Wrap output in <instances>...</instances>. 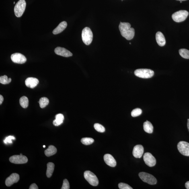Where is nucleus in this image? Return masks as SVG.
Here are the masks:
<instances>
[{"label": "nucleus", "mask_w": 189, "mask_h": 189, "mask_svg": "<svg viewBox=\"0 0 189 189\" xmlns=\"http://www.w3.org/2000/svg\"><path fill=\"white\" fill-rule=\"evenodd\" d=\"M131 25L128 23L120 22L119 28L122 36L127 40H131L134 37L135 31L131 28Z\"/></svg>", "instance_id": "obj_1"}, {"label": "nucleus", "mask_w": 189, "mask_h": 189, "mask_svg": "<svg viewBox=\"0 0 189 189\" xmlns=\"http://www.w3.org/2000/svg\"><path fill=\"white\" fill-rule=\"evenodd\" d=\"M134 74L136 76L141 78L148 79L153 77L154 72L150 69H136Z\"/></svg>", "instance_id": "obj_2"}, {"label": "nucleus", "mask_w": 189, "mask_h": 189, "mask_svg": "<svg viewBox=\"0 0 189 189\" xmlns=\"http://www.w3.org/2000/svg\"><path fill=\"white\" fill-rule=\"evenodd\" d=\"M82 38L84 44L89 45L92 42L93 34L90 29L88 27L84 28L82 33Z\"/></svg>", "instance_id": "obj_3"}, {"label": "nucleus", "mask_w": 189, "mask_h": 189, "mask_svg": "<svg viewBox=\"0 0 189 189\" xmlns=\"http://www.w3.org/2000/svg\"><path fill=\"white\" fill-rule=\"evenodd\" d=\"M26 7L25 0H19L15 4L14 8L15 15L17 17L22 16Z\"/></svg>", "instance_id": "obj_4"}, {"label": "nucleus", "mask_w": 189, "mask_h": 189, "mask_svg": "<svg viewBox=\"0 0 189 189\" xmlns=\"http://www.w3.org/2000/svg\"><path fill=\"white\" fill-rule=\"evenodd\" d=\"M85 178L90 184L96 186L99 184V180L96 175L90 171H85L84 174Z\"/></svg>", "instance_id": "obj_5"}, {"label": "nucleus", "mask_w": 189, "mask_h": 189, "mask_svg": "<svg viewBox=\"0 0 189 189\" xmlns=\"http://www.w3.org/2000/svg\"><path fill=\"white\" fill-rule=\"evenodd\" d=\"M189 15L188 12L186 10H180L176 12L172 15V18L175 22H182L186 20Z\"/></svg>", "instance_id": "obj_6"}, {"label": "nucleus", "mask_w": 189, "mask_h": 189, "mask_svg": "<svg viewBox=\"0 0 189 189\" xmlns=\"http://www.w3.org/2000/svg\"><path fill=\"white\" fill-rule=\"evenodd\" d=\"M139 176L141 180L147 184L153 185L157 184V180L153 175L147 173L142 172L140 173Z\"/></svg>", "instance_id": "obj_7"}, {"label": "nucleus", "mask_w": 189, "mask_h": 189, "mask_svg": "<svg viewBox=\"0 0 189 189\" xmlns=\"http://www.w3.org/2000/svg\"><path fill=\"white\" fill-rule=\"evenodd\" d=\"M179 152L183 155L189 156V143L185 141L179 142L177 145Z\"/></svg>", "instance_id": "obj_8"}, {"label": "nucleus", "mask_w": 189, "mask_h": 189, "mask_svg": "<svg viewBox=\"0 0 189 189\" xmlns=\"http://www.w3.org/2000/svg\"><path fill=\"white\" fill-rule=\"evenodd\" d=\"M9 161L15 164H23L28 162V159L24 155H14L9 158Z\"/></svg>", "instance_id": "obj_9"}, {"label": "nucleus", "mask_w": 189, "mask_h": 189, "mask_svg": "<svg viewBox=\"0 0 189 189\" xmlns=\"http://www.w3.org/2000/svg\"><path fill=\"white\" fill-rule=\"evenodd\" d=\"M143 159L145 164L149 167L155 166L156 163V161L155 157L149 153L144 154L143 156Z\"/></svg>", "instance_id": "obj_10"}, {"label": "nucleus", "mask_w": 189, "mask_h": 189, "mask_svg": "<svg viewBox=\"0 0 189 189\" xmlns=\"http://www.w3.org/2000/svg\"><path fill=\"white\" fill-rule=\"evenodd\" d=\"M11 58L12 61L16 63H24L27 60L25 56L20 53H15L12 54Z\"/></svg>", "instance_id": "obj_11"}, {"label": "nucleus", "mask_w": 189, "mask_h": 189, "mask_svg": "<svg viewBox=\"0 0 189 189\" xmlns=\"http://www.w3.org/2000/svg\"><path fill=\"white\" fill-rule=\"evenodd\" d=\"M19 179L20 177L18 174L15 173H12L6 180L5 184L8 187L11 186L14 183L18 182Z\"/></svg>", "instance_id": "obj_12"}, {"label": "nucleus", "mask_w": 189, "mask_h": 189, "mask_svg": "<svg viewBox=\"0 0 189 189\" xmlns=\"http://www.w3.org/2000/svg\"><path fill=\"white\" fill-rule=\"evenodd\" d=\"M54 52L57 55L63 56V57H69L73 55L72 53L69 50L66 49L65 48L59 47H56L54 50Z\"/></svg>", "instance_id": "obj_13"}, {"label": "nucleus", "mask_w": 189, "mask_h": 189, "mask_svg": "<svg viewBox=\"0 0 189 189\" xmlns=\"http://www.w3.org/2000/svg\"><path fill=\"white\" fill-rule=\"evenodd\" d=\"M144 149L143 146L138 145L135 146L134 148L132 154L136 158H141L143 155Z\"/></svg>", "instance_id": "obj_14"}, {"label": "nucleus", "mask_w": 189, "mask_h": 189, "mask_svg": "<svg viewBox=\"0 0 189 189\" xmlns=\"http://www.w3.org/2000/svg\"><path fill=\"white\" fill-rule=\"evenodd\" d=\"M38 80L36 78L30 77L27 78L25 81V85L27 87L34 88L38 84Z\"/></svg>", "instance_id": "obj_15"}, {"label": "nucleus", "mask_w": 189, "mask_h": 189, "mask_svg": "<svg viewBox=\"0 0 189 189\" xmlns=\"http://www.w3.org/2000/svg\"><path fill=\"white\" fill-rule=\"evenodd\" d=\"M105 162L110 167H115L116 165V161L112 155L107 154L104 156Z\"/></svg>", "instance_id": "obj_16"}, {"label": "nucleus", "mask_w": 189, "mask_h": 189, "mask_svg": "<svg viewBox=\"0 0 189 189\" xmlns=\"http://www.w3.org/2000/svg\"><path fill=\"white\" fill-rule=\"evenodd\" d=\"M157 44L160 46H163L166 44V40L164 35L161 32H158L155 36Z\"/></svg>", "instance_id": "obj_17"}, {"label": "nucleus", "mask_w": 189, "mask_h": 189, "mask_svg": "<svg viewBox=\"0 0 189 189\" xmlns=\"http://www.w3.org/2000/svg\"><path fill=\"white\" fill-rule=\"evenodd\" d=\"M67 23L65 21H62L54 29L53 32L54 34H57L61 33L67 28Z\"/></svg>", "instance_id": "obj_18"}, {"label": "nucleus", "mask_w": 189, "mask_h": 189, "mask_svg": "<svg viewBox=\"0 0 189 189\" xmlns=\"http://www.w3.org/2000/svg\"><path fill=\"white\" fill-rule=\"evenodd\" d=\"M57 152V149L53 145H50L45 151V155L48 157L55 155Z\"/></svg>", "instance_id": "obj_19"}, {"label": "nucleus", "mask_w": 189, "mask_h": 189, "mask_svg": "<svg viewBox=\"0 0 189 189\" xmlns=\"http://www.w3.org/2000/svg\"><path fill=\"white\" fill-rule=\"evenodd\" d=\"M55 119L53 121V124L54 126H60L63 122L64 117L63 115L59 114L55 116Z\"/></svg>", "instance_id": "obj_20"}, {"label": "nucleus", "mask_w": 189, "mask_h": 189, "mask_svg": "<svg viewBox=\"0 0 189 189\" xmlns=\"http://www.w3.org/2000/svg\"><path fill=\"white\" fill-rule=\"evenodd\" d=\"M143 128L144 131L147 133L152 134L153 132V126L150 122L147 120L144 123Z\"/></svg>", "instance_id": "obj_21"}, {"label": "nucleus", "mask_w": 189, "mask_h": 189, "mask_svg": "<svg viewBox=\"0 0 189 189\" xmlns=\"http://www.w3.org/2000/svg\"><path fill=\"white\" fill-rule=\"evenodd\" d=\"M55 165L52 163H48L47 164V169L46 171V175L48 178H50L52 176L54 169Z\"/></svg>", "instance_id": "obj_22"}, {"label": "nucleus", "mask_w": 189, "mask_h": 189, "mask_svg": "<svg viewBox=\"0 0 189 189\" xmlns=\"http://www.w3.org/2000/svg\"><path fill=\"white\" fill-rule=\"evenodd\" d=\"M20 106L24 108H26L28 106L29 101L28 97L23 96L19 100Z\"/></svg>", "instance_id": "obj_23"}, {"label": "nucleus", "mask_w": 189, "mask_h": 189, "mask_svg": "<svg viewBox=\"0 0 189 189\" xmlns=\"http://www.w3.org/2000/svg\"><path fill=\"white\" fill-rule=\"evenodd\" d=\"M38 102L39 103L40 108H44L47 106L49 103V100L46 97H43L40 99Z\"/></svg>", "instance_id": "obj_24"}, {"label": "nucleus", "mask_w": 189, "mask_h": 189, "mask_svg": "<svg viewBox=\"0 0 189 189\" xmlns=\"http://www.w3.org/2000/svg\"><path fill=\"white\" fill-rule=\"evenodd\" d=\"M179 53L182 57L189 59V50L186 49H181L179 50Z\"/></svg>", "instance_id": "obj_25"}, {"label": "nucleus", "mask_w": 189, "mask_h": 189, "mask_svg": "<svg viewBox=\"0 0 189 189\" xmlns=\"http://www.w3.org/2000/svg\"><path fill=\"white\" fill-rule=\"evenodd\" d=\"M94 142V139L91 138H83L81 139V143L83 144L86 145L91 144Z\"/></svg>", "instance_id": "obj_26"}, {"label": "nucleus", "mask_w": 189, "mask_h": 189, "mask_svg": "<svg viewBox=\"0 0 189 189\" xmlns=\"http://www.w3.org/2000/svg\"><path fill=\"white\" fill-rule=\"evenodd\" d=\"M12 81L11 78H8L7 76L4 75L1 76L0 77V83L3 85H6L11 82Z\"/></svg>", "instance_id": "obj_27"}, {"label": "nucleus", "mask_w": 189, "mask_h": 189, "mask_svg": "<svg viewBox=\"0 0 189 189\" xmlns=\"http://www.w3.org/2000/svg\"><path fill=\"white\" fill-rule=\"evenodd\" d=\"M95 129L99 132H104L105 131V128L102 125L99 123H96L94 125Z\"/></svg>", "instance_id": "obj_28"}, {"label": "nucleus", "mask_w": 189, "mask_h": 189, "mask_svg": "<svg viewBox=\"0 0 189 189\" xmlns=\"http://www.w3.org/2000/svg\"><path fill=\"white\" fill-rule=\"evenodd\" d=\"M142 111L139 108H136L132 111L131 115L132 117H136L139 116L142 114Z\"/></svg>", "instance_id": "obj_29"}, {"label": "nucleus", "mask_w": 189, "mask_h": 189, "mask_svg": "<svg viewBox=\"0 0 189 189\" xmlns=\"http://www.w3.org/2000/svg\"><path fill=\"white\" fill-rule=\"evenodd\" d=\"M15 138L13 136H10L5 138L4 140V142L5 144L12 143V140H15Z\"/></svg>", "instance_id": "obj_30"}, {"label": "nucleus", "mask_w": 189, "mask_h": 189, "mask_svg": "<svg viewBox=\"0 0 189 189\" xmlns=\"http://www.w3.org/2000/svg\"><path fill=\"white\" fill-rule=\"evenodd\" d=\"M118 188L120 189H132L129 185L124 183H120L118 184Z\"/></svg>", "instance_id": "obj_31"}, {"label": "nucleus", "mask_w": 189, "mask_h": 189, "mask_svg": "<svg viewBox=\"0 0 189 189\" xmlns=\"http://www.w3.org/2000/svg\"><path fill=\"white\" fill-rule=\"evenodd\" d=\"M70 188L69 184L67 179H64L61 189H69Z\"/></svg>", "instance_id": "obj_32"}, {"label": "nucleus", "mask_w": 189, "mask_h": 189, "mask_svg": "<svg viewBox=\"0 0 189 189\" xmlns=\"http://www.w3.org/2000/svg\"><path fill=\"white\" fill-rule=\"evenodd\" d=\"M30 189H38V188L37 185L35 184H33L31 185L29 188Z\"/></svg>", "instance_id": "obj_33"}, {"label": "nucleus", "mask_w": 189, "mask_h": 189, "mask_svg": "<svg viewBox=\"0 0 189 189\" xmlns=\"http://www.w3.org/2000/svg\"><path fill=\"white\" fill-rule=\"evenodd\" d=\"M4 101L3 97L1 95H0V104H1Z\"/></svg>", "instance_id": "obj_34"}, {"label": "nucleus", "mask_w": 189, "mask_h": 189, "mask_svg": "<svg viewBox=\"0 0 189 189\" xmlns=\"http://www.w3.org/2000/svg\"><path fill=\"white\" fill-rule=\"evenodd\" d=\"M185 186L186 188L187 189H189V181L187 182L185 184Z\"/></svg>", "instance_id": "obj_35"}, {"label": "nucleus", "mask_w": 189, "mask_h": 189, "mask_svg": "<svg viewBox=\"0 0 189 189\" xmlns=\"http://www.w3.org/2000/svg\"><path fill=\"white\" fill-rule=\"evenodd\" d=\"M187 126H188V128L189 132V119L188 120V124H187Z\"/></svg>", "instance_id": "obj_36"}, {"label": "nucleus", "mask_w": 189, "mask_h": 189, "mask_svg": "<svg viewBox=\"0 0 189 189\" xmlns=\"http://www.w3.org/2000/svg\"><path fill=\"white\" fill-rule=\"evenodd\" d=\"M177 1H186V0H177Z\"/></svg>", "instance_id": "obj_37"}, {"label": "nucleus", "mask_w": 189, "mask_h": 189, "mask_svg": "<svg viewBox=\"0 0 189 189\" xmlns=\"http://www.w3.org/2000/svg\"><path fill=\"white\" fill-rule=\"evenodd\" d=\"M45 147H45V145H44V146H43V147H44V148H45Z\"/></svg>", "instance_id": "obj_38"}, {"label": "nucleus", "mask_w": 189, "mask_h": 189, "mask_svg": "<svg viewBox=\"0 0 189 189\" xmlns=\"http://www.w3.org/2000/svg\"><path fill=\"white\" fill-rule=\"evenodd\" d=\"M20 155H23L22 154H21H21H20Z\"/></svg>", "instance_id": "obj_39"}, {"label": "nucleus", "mask_w": 189, "mask_h": 189, "mask_svg": "<svg viewBox=\"0 0 189 189\" xmlns=\"http://www.w3.org/2000/svg\"><path fill=\"white\" fill-rule=\"evenodd\" d=\"M180 2L181 3H182V1H180Z\"/></svg>", "instance_id": "obj_40"}, {"label": "nucleus", "mask_w": 189, "mask_h": 189, "mask_svg": "<svg viewBox=\"0 0 189 189\" xmlns=\"http://www.w3.org/2000/svg\"><path fill=\"white\" fill-rule=\"evenodd\" d=\"M130 44H131V43H130Z\"/></svg>", "instance_id": "obj_41"}, {"label": "nucleus", "mask_w": 189, "mask_h": 189, "mask_svg": "<svg viewBox=\"0 0 189 189\" xmlns=\"http://www.w3.org/2000/svg\"><path fill=\"white\" fill-rule=\"evenodd\" d=\"M15 2H14V4H15Z\"/></svg>", "instance_id": "obj_42"}]
</instances>
